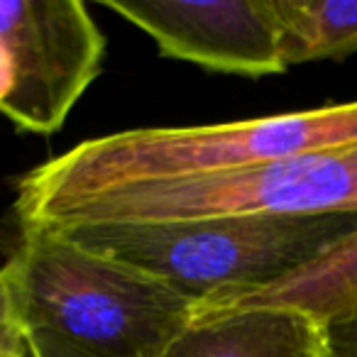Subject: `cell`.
Segmentation results:
<instances>
[{
    "label": "cell",
    "instance_id": "obj_3",
    "mask_svg": "<svg viewBox=\"0 0 357 357\" xmlns=\"http://www.w3.org/2000/svg\"><path fill=\"white\" fill-rule=\"evenodd\" d=\"M27 328L93 357H162L199 301L52 228H20L8 257Z\"/></svg>",
    "mask_w": 357,
    "mask_h": 357
},
{
    "label": "cell",
    "instance_id": "obj_2",
    "mask_svg": "<svg viewBox=\"0 0 357 357\" xmlns=\"http://www.w3.org/2000/svg\"><path fill=\"white\" fill-rule=\"evenodd\" d=\"M196 301L269 289L357 238V213L213 215L52 228Z\"/></svg>",
    "mask_w": 357,
    "mask_h": 357
},
{
    "label": "cell",
    "instance_id": "obj_12",
    "mask_svg": "<svg viewBox=\"0 0 357 357\" xmlns=\"http://www.w3.org/2000/svg\"><path fill=\"white\" fill-rule=\"evenodd\" d=\"M27 347H30V357H93L69 345L61 337L45 331H35V328H27Z\"/></svg>",
    "mask_w": 357,
    "mask_h": 357
},
{
    "label": "cell",
    "instance_id": "obj_9",
    "mask_svg": "<svg viewBox=\"0 0 357 357\" xmlns=\"http://www.w3.org/2000/svg\"><path fill=\"white\" fill-rule=\"evenodd\" d=\"M279 301L323 321L357 311V238L279 287Z\"/></svg>",
    "mask_w": 357,
    "mask_h": 357
},
{
    "label": "cell",
    "instance_id": "obj_4",
    "mask_svg": "<svg viewBox=\"0 0 357 357\" xmlns=\"http://www.w3.org/2000/svg\"><path fill=\"white\" fill-rule=\"evenodd\" d=\"M259 213H357V144L213 176L118 186L52 206L20 228Z\"/></svg>",
    "mask_w": 357,
    "mask_h": 357
},
{
    "label": "cell",
    "instance_id": "obj_13",
    "mask_svg": "<svg viewBox=\"0 0 357 357\" xmlns=\"http://www.w3.org/2000/svg\"><path fill=\"white\" fill-rule=\"evenodd\" d=\"M326 357H328V350H326Z\"/></svg>",
    "mask_w": 357,
    "mask_h": 357
},
{
    "label": "cell",
    "instance_id": "obj_6",
    "mask_svg": "<svg viewBox=\"0 0 357 357\" xmlns=\"http://www.w3.org/2000/svg\"><path fill=\"white\" fill-rule=\"evenodd\" d=\"M100 6L147 32L169 59L250 79L287 71L274 0H100Z\"/></svg>",
    "mask_w": 357,
    "mask_h": 357
},
{
    "label": "cell",
    "instance_id": "obj_8",
    "mask_svg": "<svg viewBox=\"0 0 357 357\" xmlns=\"http://www.w3.org/2000/svg\"><path fill=\"white\" fill-rule=\"evenodd\" d=\"M284 66L357 52V0H274Z\"/></svg>",
    "mask_w": 357,
    "mask_h": 357
},
{
    "label": "cell",
    "instance_id": "obj_1",
    "mask_svg": "<svg viewBox=\"0 0 357 357\" xmlns=\"http://www.w3.org/2000/svg\"><path fill=\"white\" fill-rule=\"evenodd\" d=\"M357 144V100L196 128H139L91 137L22 174L17 225L42 211L147 181L213 176Z\"/></svg>",
    "mask_w": 357,
    "mask_h": 357
},
{
    "label": "cell",
    "instance_id": "obj_7",
    "mask_svg": "<svg viewBox=\"0 0 357 357\" xmlns=\"http://www.w3.org/2000/svg\"><path fill=\"white\" fill-rule=\"evenodd\" d=\"M326 321L296 306L199 311L162 357H326Z\"/></svg>",
    "mask_w": 357,
    "mask_h": 357
},
{
    "label": "cell",
    "instance_id": "obj_10",
    "mask_svg": "<svg viewBox=\"0 0 357 357\" xmlns=\"http://www.w3.org/2000/svg\"><path fill=\"white\" fill-rule=\"evenodd\" d=\"M0 357H30L27 326L8 264L0 267Z\"/></svg>",
    "mask_w": 357,
    "mask_h": 357
},
{
    "label": "cell",
    "instance_id": "obj_5",
    "mask_svg": "<svg viewBox=\"0 0 357 357\" xmlns=\"http://www.w3.org/2000/svg\"><path fill=\"white\" fill-rule=\"evenodd\" d=\"M0 50L10 69L0 115L52 135L98 79L105 37L81 0H0Z\"/></svg>",
    "mask_w": 357,
    "mask_h": 357
},
{
    "label": "cell",
    "instance_id": "obj_11",
    "mask_svg": "<svg viewBox=\"0 0 357 357\" xmlns=\"http://www.w3.org/2000/svg\"><path fill=\"white\" fill-rule=\"evenodd\" d=\"M328 357H357V311L326 321Z\"/></svg>",
    "mask_w": 357,
    "mask_h": 357
}]
</instances>
